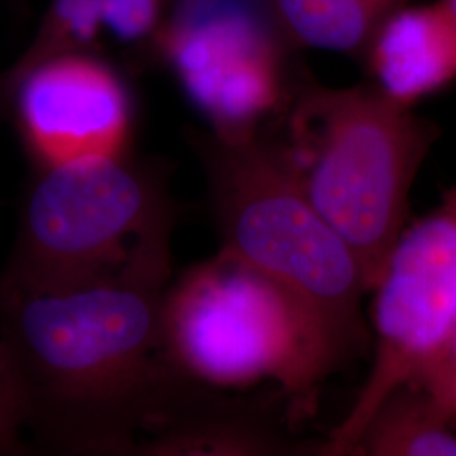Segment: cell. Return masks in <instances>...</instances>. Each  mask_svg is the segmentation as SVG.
<instances>
[{
    "instance_id": "1",
    "label": "cell",
    "mask_w": 456,
    "mask_h": 456,
    "mask_svg": "<svg viewBox=\"0 0 456 456\" xmlns=\"http://www.w3.org/2000/svg\"><path fill=\"white\" fill-rule=\"evenodd\" d=\"M171 233L139 242L122 267L78 286L0 291V338L33 450L134 453L176 374L161 345Z\"/></svg>"
},
{
    "instance_id": "2",
    "label": "cell",
    "mask_w": 456,
    "mask_h": 456,
    "mask_svg": "<svg viewBox=\"0 0 456 456\" xmlns=\"http://www.w3.org/2000/svg\"><path fill=\"white\" fill-rule=\"evenodd\" d=\"M262 132L350 247L372 291L406 227L411 188L440 129L370 83L326 86L303 65L286 109Z\"/></svg>"
},
{
    "instance_id": "3",
    "label": "cell",
    "mask_w": 456,
    "mask_h": 456,
    "mask_svg": "<svg viewBox=\"0 0 456 456\" xmlns=\"http://www.w3.org/2000/svg\"><path fill=\"white\" fill-rule=\"evenodd\" d=\"M163 355L215 387L276 382L288 418H306L326 379L352 352L291 294L218 252L169 282Z\"/></svg>"
},
{
    "instance_id": "4",
    "label": "cell",
    "mask_w": 456,
    "mask_h": 456,
    "mask_svg": "<svg viewBox=\"0 0 456 456\" xmlns=\"http://www.w3.org/2000/svg\"><path fill=\"white\" fill-rule=\"evenodd\" d=\"M203 167L220 252L273 281L352 354L365 338L359 261L310 203L261 132L245 142L188 129Z\"/></svg>"
},
{
    "instance_id": "5",
    "label": "cell",
    "mask_w": 456,
    "mask_h": 456,
    "mask_svg": "<svg viewBox=\"0 0 456 456\" xmlns=\"http://www.w3.org/2000/svg\"><path fill=\"white\" fill-rule=\"evenodd\" d=\"M176 216L169 166L132 151L31 167L0 291H60L114 273Z\"/></svg>"
},
{
    "instance_id": "6",
    "label": "cell",
    "mask_w": 456,
    "mask_h": 456,
    "mask_svg": "<svg viewBox=\"0 0 456 456\" xmlns=\"http://www.w3.org/2000/svg\"><path fill=\"white\" fill-rule=\"evenodd\" d=\"M265 0H178L147 51L227 142L257 137L286 109L303 61Z\"/></svg>"
},
{
    "instance_id": "7",
    "label": "cell",
    "mask_w": 456,
    "mask_h": 456,
    "mask_svg": "<svg viewBox=\"0 0 456 456\" xmlns=\"http://www.w3.org/2000/svg\"><path fill=\"white\" fill-rule=\"evenodd\" d=\"M372 291L370 372L342 423L316 444V455H350L375 408L416 384L448 342L456 326V186L399 233Z\"/></svg>"
},
{
    "instance_id": "8",
    "label": "cell",
    "mask_w": 456,
    "mask_h": 456,
    "mask_svg": "<svg viewBox=\"0 0 456 456\" xmlns=\"http://www.w3.org/2000/svg\"><path fill=\"white\" fill-rule=\"evenodd\" d=\"M31 167L131 152L139 109L131 83L98 51L68 53L17 88L9 117Z\"/></svg>"
},
{
    "instance_id": "9",
    "label": "cell",
    "mask_w": 456,
    "mask_h": 456,
    "mask_svg": "<svg viewBox=\"0 0 456 456\" xmlns=\"http://www.w3.org/2000/svg\"><path fill=\"white\" fill-rule=\"evenodd\" d=\"M137 441V456H271L308 453L269 403L227 395L176 369L163 404Z\"/></svg>"
},
{
    "instance_id": "10",
    "label": "cell",
    "mask_w": 456,
    "mask_h": 456,
    "mask_svg": "<svg viewBox=\"0 0 456 456\" xmlns=\"http://www.w3.org/2000/svg\"><path fill=\"white\" fill-rule=\"evenodd\" d=\"M357 63L377 92L414 109L456 83L455 24L440 2H408L379 24Z\"/></svg>"
},
{
    "instance_id": "11",
    "label": "cell",
    "mask_w": 456,
    "mask_h": 456,
    "mask_svg": "<svg viewBox=\"0 0 456 456\" xmlns=\"http://www.w3.org/2000/svg\"><path fill=\"white\" fill-rule=\"evenodd\" d=\"M411 0H265L296 51L323 49L359 61L379 24Z\"/></svg>"
},
{
    "instance_id": "12",
    "label": "cell",
    "mask_w": 456,
    "mask_h": 456,
    "mask_svg": "<svg viewBox=\"0 0 456 456\" xmlns=\"http://www.w3.org/2000/svg\"><path fill=\"white\" fill-rule=\"evenodd\" d=\"M350 455L456 456L455 426L419 386L408 384L375 408Z\"/></svg>"
},
{
    "instance_id": "13",
    "label": "cell",
    "mask_w": 456,
    "mask_h": 456,
    "mask_svg": "<svg viewBox=\"0 0 456 456\" xmlns=\"http://www.w3.org/2000/svg\"><path fill=\"white\" fill-rule=\"evenodd\" d=\"M103 31L100 0H51L22 56L0 71V122L9 117L12 98L37 68L75 51H98Z\"/></svg>"
},
{
    "instance_id": "14",
    "label": "cell",
    "mask_w": 456,
    "mask_h": 456,
    "mask_svg": "<svg viewBox=\"0 0 456 456\" xmlns=\"http://www.w3.org/2000/svg\"><path fill=\"white\" fill-rule=\"evenodd\" d=\"M178 0H100L103 31L135 49L142 60Z\"/></svg>"
},
{
    "instance_id": "15",
    "label": "cell",
    "mask_w": 456,
    "mask_h": 456,
    "mask_svg": "<svg viewBox=\"0 0 456 456\" xmlns=\"http://www.w3.org/2000/svg\"><path fill=\"white\" fill-rule=\"evenodd\" d=\"M24 419L16 377L0 338V456L29 455L33 446L22 440Z\"/></svg>"
},
{
    "instance_id": "16",
    "label": "cell",
    "mask_w": 456,
    "mask_h": 456,
    "mask_svg": "<svg viewBox=\"0 0 456 456\" xmlns=\"http://www.w3.org/2000/svg\"><path fill=\"white\" fill-rule=\"evenodd\" d=\"M416 386L431 397L441 416L456 426V326L440 355Z\"/></svg>"
},
{
    "instance_id": "17",
    "label": "cell",
    "mask_w": 456,
    "mask_h": 456,
    "mask_svg": "<svg viewBox=\"0 0 456 456\" xmlns=\"http://www.w3.org/2000/svg\"><path fill=\"white\" fill-rule=\"evenodd\" d=\"M11 7L16 11V14L20 17H26L29 14V7H28V0H9Z\"/></svg>"
},
{
    "instance_id": "18",
    "label": "cell",
    "mask_w": 456,
    "mask_h": 456,
    "mask_svg": "<svg viewBox=\"0 0 456 456\" xmlns=\"http://www.w3.org/2000/svg\"><path fill=\"white\" fill-rule=\"evenodd\" d=\"M441 4V7L444 9V12L450 16L452 22L455 24L456 28V0H438Z\"/></svg>"
}]
</instances>
